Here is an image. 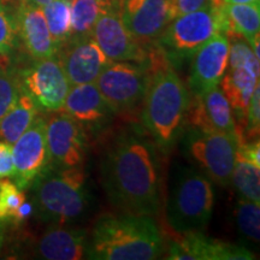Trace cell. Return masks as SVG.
I'll use <instances>...</instances> for the list:
<instances>
[{"instance_id":"11","label":"cell","mask_w":260,"mask_h":260,"mask_svg":"<svg viewBox=\"0 0 260 260\" xmlns=\"http://www.w3.org/2000/svg\"><path fill=\"white\" fill-rule=\"evenodd\" d=\"M46 123L47 119L39 115L12 145L15 167L12 180L21 190L28 189L32 181L50 165Z\"/></svg>"},{"instance_id":"19","label":"cell","mask_w":260,"mask_h":260,"mask_svg":"<svg viewBox=\"0 0 260 260\" xmlns=\"http://www.w3.org/2000/svg\"><path fill=\"white\" fill-rule=\"evenodd\" d=\"M60 111L82 125L84 130L103 128L115 113L94 82L71 86Z\"/></svg>"},{"instance_id":"17","label":"cell","mask_w":260,"mask_h":260,"mask_svg":"<svg viewBox=\"0 0 260 260\" xmlns=\"http://www.w3.org/2000/svg\"><path fill=\"white\" fill-rule=\"evenodd\" d=\"M188 105L186 125L201 132L225 133L236 136V124L229 102L219 86L194 95Z\"/></svg>"},{"instance_id":"34","label":"cell","mask_w":260,"mask_h":260,"mask_svg":"<svg viewBox=\"0 0 260 260\" xmlns=\"http://www.w3.org/2000/svg\"><path fill=\"white\" fill-rule=\"evenodd\" d=\"M225 4H258L259 0H224Z\"/></svg>"},{"instance_id":"12","label":"cell","mask_w":260,"mask_h":260,"mask_svg":"<svg viewBox=\"0 0 260 260\" xmlns=\"http://www.w3.org/2000/svg\"><path fill=\"white\" fill-rule=\"evenodd\" d=\"M46 139L50 165L54 168H73L82 165L86 155V130L63 112L47 119Z\"/></svg>"},{"instance_id":"6","label":"cell","mask_w":260,"mask_h":260,"mask_svg":"<svg viewBox=\"0 0 260 260\" xmlns=\"http://www.w3.org/2000/svg\"><path fill=\"white\" fill-rule=\"evenodd\" d=\"M219 32H230L225 3L175 17L159 38V46L169 63L178 65L190 59L205 42Z\"/></svg>"},{"instance_id":"7","label":"cell","mask_w":260,"mask_h":260,"mask_svg":"<svg viewBox=\"0 0 260 260\" xmlns=\"http://www.w3.org/2000/svg\"><path fill=\"white\" fill-rule=\"evenodd\" d=\"M180 139L182 152L194 168L217 186H229L236 159L235 135L184 126Z\"/></svg>"},{"instance_id":"16","label":"cell","mask_w":260,"mask_h":260,"mask_svg":"<svg viewBox=\"0 0 260 260\" xmlns=\"http://www.w3.org/2000/svg\"><path fill=\"white\" fill-rule=\"evenodd\" d=\"M229 50V38L219 32L195 52L191 57L189 76L191 94L199 95L218 86L226 71Z\"/></svg>"},{"instance_id":"31","label":"cell","mask_w":260,"mask_h":260,"mask_svg":"<svg viewBox=\"0 0 260 260\" xmlns=\"http://www.w3.org/2000/svg\"><path fill=\"white\" fill-rule=\"evenodd\" d=\"M214 0H170L174 17L212 6Z\"/></svg>"},{"instance_id":"4","label":"cell","mask_w":260,"mask_h":260,"mask_svg":"<svg viewBox=\"0 0 260 260\" xmlns=\"http://www.w3.org/2000/svg\"><path fill=\"white\" fill-rule=\"evenodd\" d=\"M29 188L34 212L44 222L59 225L75 222L89 209L90 194L82 165L73 168L48 165Z\"/></svg>"},{"instance_id":"5","label":"cell","mask_w":260,"mask_h":260,"mask_svg":"<svg viewBox=\"0 0 260 260\" xmlns=\"http://www.w3.org/2000/svg\"><path fill=\"white\" fill-rule=\"evenodd\" d=\"M212 182L193 165L177 164L170 180L167 218L176 233L203 232L212 216Z\"/></svg>"},{"instance_id":"24","label":"cell","mask_w":260,"mask_h":260,"mask_svg":"<svg viewBox=\"0 0 260 260\" xmlns=\"http://www.w3.org/2000/svg\"><path fill=\"white\" fill-rule=\"evenodd\" d=\"M225 12L230 23V32L240 34L248 44L259 38V3L258 4H225Z\"/></svg>"},{"instance_id":"38","label":"cell","mask_w":260,"mask_h":260,"mask_svg":"<svg viewBox=\"0 0 260 260\" xmlns=\"http://www.w3.org/2000/svg\"><path fill=\"white\" fill-rule=\"evenodd\" d=\"M0 54H2V53H0Z\"/></svg>"},{"instance_id":"18","label":"cell","mask_w":260,"mask_h":260,"mask_svg":"<svg viewBox=\"0 0 260 260\" xmlns=\"http://www.w3.org/2000/svg\"><path fill=\"white\" fill-rule=\"evenodd\" d=\"M171 242L168 259L170 260H252L254 254L245 246L223 242L205 236L201 232L182 234Z\"/></svg>"},{"instance_id":"26","label":"cell","mask_w":260,"mask_h":260,"mask_svg":"<svg viewBox=\"0 0 260 260\" xmlns=\"http://www.w3.org/2000/svg\"><path fill=\"white\" fill-rule=\"evenodd\" d=\"M50 34L58 50L70 38V0H53L42 6Z\"/></svg>"},{"instance_id":"10","label":"cell","mask_w":260,"mask_h":260,"mask_svg":"<svg viewBox=\"0 0 260 260\" xmlns=\"http://www.w3.org/2000/svg\"><path fill=\"white\" fill-rule=\"evenodd\" d=\"M21 90L31 98L39 110L60 111L70 83L57 56L35 60L34 64L16 71Z\"/></svg>"},{"instance_id":"32","label":"cell","mask_w":260,"mask_h":260,"mask_svg":"<svg viewBox=\"0 0 260 260\" xmlns=\"http://www.w3.org/2000/svg\"><path fill=\"white\" fill-rule=\"evenodd\" d=\"M14 157H12V145L0 141V180L14 176Z\"/></svg>"},{"instance_id":"28","label":"cell","mask_w":260,"mask_h":260,"mask_svg":"<svg viewBox=\"0 0 260 260\" xmlns=\"http://www.w3.org/2000/svg\"><path fill=\"white\" fill-rule=\"evenodd\" d=\"M27 199L24 190H21L15 182L4 178L0 180V223L14 219L18 207Z\"/></svg>"},{"instance_id":"13","label":"cell","mask_w":260,"mask_h":260,"mask_svg":"<svg viewBox=\"0 0 260 260\" xmlns=\"http://www.w3.org/2000/svg\"><path fill=\"white\" fill-rule=\"evenodd\" d=\"M59 60L70 86L90 83L110 63L93 37L70 39L58 50Z\"/></svg>"},{"instance_id":"37","label":"cell","mask_w":260,"mask_h":260,"mask_svg":"<svg viewBox=\"0 0 260 260\" xmlns=\"http://www.w3.org/2000/svg\"><path fill=\"white\" fill-rule=\"evenodd\" d=\"M0 3H2V0H0Z\"/></svg>"},{"instance_id":"21","label":"cell","mask_w":260,"mask_h":260,"mask_svg":"<svg viewBox=\"0 0 260 260\" xmlns=\"http://www.w3.org/2000/svg\"><path fill=\"white\" fill-rule=\"evenodd\" d=\"M88 237L80 228L53 226L39 240L37 252L46 260H80L86 258Z\"/></svg>"},{"instance_id":"20","label":"cell","mask_w":260,"mask_h":260,"mask_svg":"<svg viewBox=\"0 0 260 260\" xmlns=\"http://www.w3.org/2000/svg\"><path fill=\"white\" fill-rule=\"evenodd\" d=\"M17 35L25 51L34 60L56 57L58 46L54 44L42 8L22 0L15 18Z\"/></svg>"},{"instance_id":"36","label":"cell","mask_w":260,"mask_h":260,"mask_svg":"<svg viewBox=\"0 0 260 260\" xmlns=\"http://www.w3.org/2000/svg\"><path fill=\"white\" fill-rule=\"evenodd\" d=\"M0 242H2V229H0Z\"/></svg>"},{"instance_id":"1","label":"cell","mask_w":260,"mask_h":260,"mask_svg":"<svg viewBox=\"0 0 260 260\" xmlns=\"http://www.w3.org/2000/svg\"><path fill=\"white\" fill-rule=\"evenodd\" d=\"M159 148L140 130L117 135L100 161L107 199L119 212L153 217L161 206Z\"/></svg>"},{"instance_id":"23","label":"cell","mask_w":260,"mask_h":260,"mask_svg":"<svg viewBox=\"0 0 260 260\" xmlns=\"http://www.w3.org/2000/svg\"><path fill=\"white\" fill-rule=\"evenodd\" d=\"M39 107L27 94L21 92L17 103L0 119V141L14 145L39 116Z\"/></svg>"},{"instance_id":"29","label":"cell","mask_w":260,"mask_h":260,"mask_svg":"<svg viewBox=\"0 0 260 260\" xmlns=\"http://www.w3.org/2000/svg\"><path fill=\"white\" fill-rule=\"evenodd\" d=\"M21 92L15 71L0 68V119L15 106Z\"/></svg>"},{"instance_id":"35","label":"cell","mask_w":260,"mask_h":260,"mask_svg":"<svg viewBox=\"0 0 260 260\" xmlns=\"http://www.w3.org/2000/svg\"><path fill=\"white\" fill-rule=\"evenodd\" d=\"M24 2L31 3V4L38 5V6H40V8H42V6H45L46 4H48V3L53 2V0H24Z\"/></svg>"},{"instance_id":"33","label":"cell","mask_w":260,"mask_h":260,"mask_svg":"<svg viewBox=\"0 0 260 260\" xmlns=\"http://www.w3.org/2000/svg\"><path fill=\"white\" fill-rule=\"evenodd\" d=\"M34 213V206H32V203L30 201L24 200L23 203H22L21 206L18 207L17 212H16L14 219H12V222L15 224H21L23 223L25 219L29 218V217L31 216V214Z\"/></svg>"},{"instance_id":"25","label":"cell","mask_w":260,"mask_h":260,"mask_svg":"<svg viewBox=\"0 0 260 260\" xmlns=\"http://www.w3.org/2000/svg\"><path fill=\"white\" fill-rule=\"evenodd\" d=\"M260 167L237 153L232 175V182L241 199L259 203L260 201Z\"/></svg>"},{"instance_id":"9","label":"cell","mask_w":260,"mask_h":260,"mask_svg":"<svg viewBox=\"0 0 260 260\" xmlns=\"http://www.w3.org/2000/svg\"><path fill=\"white\" fill-rule=\"evenodd\" d=\"M149 76L146 63L112 61L94 83L113 112H129L144 102Z\"/></svg>"},{"instance_id":"22","label":"cell","mask_w":260,"mask_h":260,"mask_svg":"<svg viewBox=\"0 0 260 260\" xmlns=\"http://www.w3.org/2000/svg\"><path fill=\"white\" fill-rule=\"evenodd\" d=\"M122 0H70V39L92 37L96 21L111 10H121Z\"/></svg>"},{"instance_id":"27","label":"cell","mask_w":260,"mask_h":260,"mask_svg":"<svg viewBox=\"0 0 260 260\" xmlns=\"http://www.w3.org/2000/svg\"><path fill=\"white\" fill-rule=\"evenodd\" d=\"M236 226L246 240L258 243L260 239V206L259 203L240 199L235 209Z\"/></svg>"},{"instance_id":"30","label":"cell","mask_w":260,"mask_h":260,"mask_svg":"<svg viewBox=\"0 0 260 260\" xmlns=\"http://www.w3.org/2000/svg\"><path fill=\"white\" fill-rule=\"evenodd\" d=\"M17 45V30L12 19L4 6L0 3V53L8 56Z\"/></svg>"},{"instance_id":"2","label":"cell","mask_w":260,"mask_h":260,"mask_svg":"<svg viewBox=\"0 0 260 260\" xmlns=\"http://www.w3.org/2000/svg\"><path fill=\"white\" fill-rule=\"evenodd\" d=\"M146 60L151 76L142 102V123L159 151L168 153L186 125L189 92L159 45L147 52Z\"/></svg>"},{"instance_id":"15","label":"cell","mask_w":260,"mask_h":260,"mask_svg":"<svg viewBox=\"0 0 260 260\" xmlns=\"http://www.w3.org/2000/svg\"><path fill=\"white\" fill-rule=\"evenodd\" d=\"M92 37L111 61L144 63L147 51L130 34L121 18V10L104 14L94 25Z\"/></svg>"},{"instance_id":"14","label":"cell","mask_w":260,"mask_h":260,"mask_svg":"<svg viewBox=\"0 0 260 260\" xmlns=\"http://www.w3.org/2000/svg\"><path fill=\"white\" fill-rule=\"evenodd\" d=\"M121 18L141 44L157 40L174 19L170 0H122Z\"/></svg>"},{"instance_id":"3","label":"cell","mask_w":260,"mask_h":260,"mask_svg":"<svg viewBox=\"0 0 260 260\" xmlns=\"http://www.w3.org/2000/svg\"><path fill=\"white\" fill-rule=\"evenodd\" d=\"M164 251L153 217L132 213L104 214L87 243L86 258L93 260H152Z\"/></svg>"},{"instance_id":"8","label":"cell","mask_w":260,"mask_h":260,"mask_svg":"<svg viewBox=\"0 0 260 260\" xmlns=\"http://www.w3.org/2000/svg\"><path fill=\"white\" fill-rule=\"evenodd\" d=\"M226 35L230 42L229 61L218 86L232 106L234 118L246 119L249 100L259 84V59L241 35L237 32Z\"/></svg>"}]
</instances>
